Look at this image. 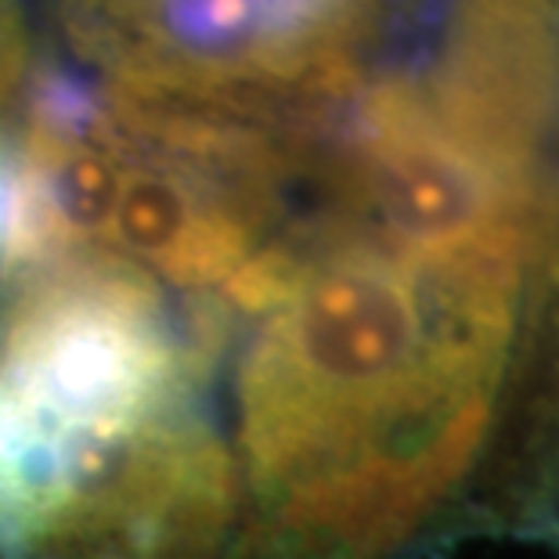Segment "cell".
Instances as JSON below:
<instances>
[{
    "label": "cell",
    "mask_w": 559,
    "mask_h": 559,
    "mask_svg": "<svg viewBox=\"0 0 559 559\" xmlns=\"http://www.w3.org/2000/svg\"><path fill=\"white\" fill-rule=\"evenodd\" d=\"M15 202H19V152L11 145V138H0V282H4L11 264Z\"/></svg>",
    "instance_id": "cell-6"
},
{
    "label": "cell",
    "mask_w": 559,
    "mask_h": 559,
    "mask_svg": "<svg viewBox=\"0 0 559 559\" xmlns=\"http://www.w3.org/2000/svg\"><path fill=\"white\" fill-rule=\"evenodd\" d=\"M549 4H559V0H549Z\"/></svg>",
    "instance_id": "cell-8"
},
{
    "label": "cell",
    "mask_w": 559,
    "mask_h": 559,
    "mask_svg": "<svg viewBox=\"0 0 559 559\" xmlns=\"http://www.w3.org/2000/svg\"><path fill=\"white\" fill-rule=\"evenodd\" d=\"M401 0H58L109 87L340 109Z\"/></svg>",
    "instance_id": "cell-3"
},
{
    "label": "cell",
    "mask_w": 559,
    "mask_h": 559,
    "mask_svg": "<svg viewBox=\"0 0 559 559\" xmlns=\"http://www.w3.org/2000/svg\"><path fill=\"white\" fill-rule=\"evenodd\" d=\"M549 271H552V275H556V278H559V257H556V264H552V267H549Z\"/></svg>",
    "instance_id": "cell-7"
},
{
    "label": "cell",
    "mask_w": 559,
    "mask_h": 559,
    "mask_svg": "<svg viewBox=\"0 0 559 559\" xmlns=\"http://www.w3.org/2000/svg\"><path fill=\"white\" fill-rule=\"evenodd\" d=\"M0 552L105 559L130 469L181 423L202 358L152 275L83 249L0 282Z\"/></svg>",
    "instance_id": "cell-2"
},
{
    "label": "cell",
    "mask_w": 559,
    "mask_h": 559,
    "mask_svg": "<svg viewBox=\"0 0 559 559\" xmlns=\"http://www.w3.org/2000/svg\"><path fill=\"white\" fill-rule=\"evenodd\" d=\"M29 91V37L19 0H0V138L22 112Z\"/></svg>",
    "instance_id": "cell-5"
},
{
    "label": "cell",
    "mask_w": 559,
    "mask_h": 559,
    "mask_svg": "<svg viewBox=\"0 0 559 559\" xmlns=\"http://www.w3.org/2000/svg\"><path fill=\"white\" fill-rule=\"evenodd\" d=\"M549 0H455L426 105L473 152L534 177L559 105V33Z\"/></svg>",
    "instance_id": "cell-4"
},
{
    "label": "cell",
    "mask_w": 559,
    "mask_h": 559,
    "mask_svg": "<svg viewBox=\"0 0 559 559\" xmlns=\"http://www.w3.org/2000/svg\"><path fill=\"white\" fill-rule=\"evenodd\" d=\"M523 267L412 264L321 221L289 239L242 376L239 559H376L430 513L491 423Z\"/></svg>",
    "instance_id": "cell-1"
}]
</instances>
